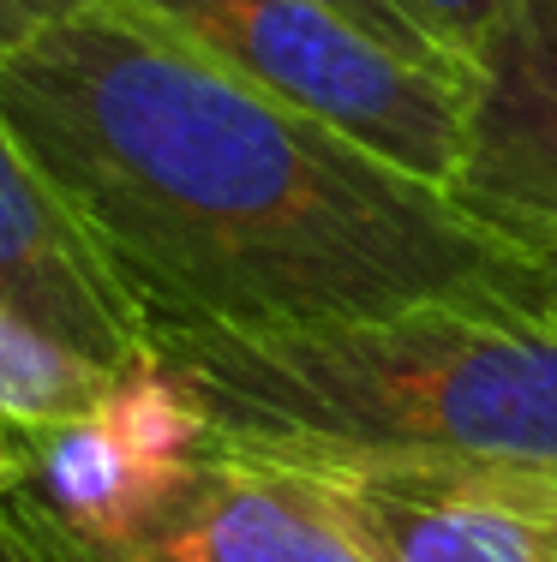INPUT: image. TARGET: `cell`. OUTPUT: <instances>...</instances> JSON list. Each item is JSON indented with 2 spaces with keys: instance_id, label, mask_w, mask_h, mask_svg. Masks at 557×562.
Listing matches in <instances>:
<instances>
[{
  "instance_id": "5",
  "label": "cell",
  "mask_w": 557,
  "mask_h": 562,
  "mask_svg": "<svg viewBox=\"0 0 557 562\" xmlns=\"http://www.w3.org/2000/svg\"><path fill=\"white\" fill-rule=\"evenodd\" d=\"M371 562H557V473L498 461L294 467Z\"/></svg>"
},
{
  "instance_id": "8",
  "label": "cell",
  "mask_w": 557,
  "mask_h": 562,
  "mask_svg": "<svg viewBox=\"0 0 557 562\" xmlns=\"http://www.w3.org/2000/svg\"><path fill=\"white\" fill-rule=\"evenodd\" d=\"M114 378L121 371L48 341L43 329H31L24 317H12L0 305V413L12 425H24L36 437H55L60 425L97 413V401L109 395Z\"/></svg>"
},
{
  "instance_id": "10",
  "label": "cell",
  "mask_w": 557,
  "mask_h": 562,
  "mask_svg": "<svg viewBox=\"0 0 557 562\" xmlns=\"http://www.w3.org/2000/svg\"><path fill=\"white\" fill-rule=\"evenodd\" d=\"M324 7L348 12L354 24H366V31H378L383 43L408 48V55H426V60H456V55H444L437 43H426V36H420L414 24L402 19V7H396V0H324ZM456 66H461V60H456Z\"/></svg>"
},
{
  "instance_id": "11",
  "label": "cell",
  "mask_w": 557,
  "mask_h": 562,
  "mask_svg": "<svg viewBox=\"0 0 557 562\" xmlns=\"http://www.w3.org/2000/svg\"><path fill=\"white\" fill-rule=\"evenodd\" d=\"M85 7H97V0H0V60L19 55L31 36H43L48 24L73 19Z\"/></svg>"
},
{
  "instance_id": "1",
  "label": "cell",
  "mask_w": 557,
  "mask_h": 562,
  "mask_svg": "<svg viewBox=\"0 0 557 562\" xmlns=\"http://www.w3.org/2000/svg\"><path fill=\"white\" fill-rule=\"evenodd\" d=\"M0 120L97 246L144 347L420 305L546 317L539 258L132 0H97L0 60Z\"/></svg>"
},
{
  "instance_id": "3",
  "label": "cell",
  "mask_w": 557,
  "mask_h": 562,
  "mask_svg": "<svg viewBox=\"0 0 557 562\" xmlns=\"http://www.w3.org/2000/svg\"><path fill=\"white\" fill-rule=\"evenodd\" d=\"M0 562H371V551L294 467L222 443L151 461L85 413L0 497Z\"/></svg>"
},
{
  "instance_id": "7",
  "label": "cell",
  "mask_w": 557,
  "mask_h": 562,
  "mask_svg": "<svg viewBox=\"0 0 557 562\" xmlns=\"http://www.w3.org/2000/svg\"><path fill=\"white\" fill-rule=\"evenodd\" d=\"M0 305L109 371L151 359L138 317L102 270L97 246L7 132V120H0Z\"/></svg>"
},
{
  "instance_id": "2",
  "label": "cell",
  "mask_w": 557,
  "mask_h": 562,
  "mask_svg": "<svg viewBox=\"0 0 557 562\" xmlns=\"http://www.w3.org/2000/svg\"><path fill=\"white\" fill-rule=\"evenodd\" d=\"M222 449L276 467L498 461L557 473V324L420 305L264 341L151 347Z\"/></svg>"
},
{
  "instance_id": "13",
  "label": "cell",
  "mask_w": 557,
  "mask_h": 562,
  "mask_svg": "<svg viewBox=\"0 0 557 562\" xmlns=\"http://www.w3.org/2000/svg\"><path fill=\"white\" fill-rule=\"evenodd\" d=\"M539 300H546V317L557 324V251H539Z\"/></svg>"
},
{
  "instance_id": "12",
  "label": "cell",
  "mask_w": 557,
  "mask_h": 562,
  "mask_svg": "<svg viewBox=\"0 0 557 562\" xmlns=\"http://www.w3.org/2000/svg\"><path fill=\"white\" fill-rule=\"evenodd\" d=\"M43 443H48V437L24 431V425H12L7 413H0V497H7V491H19L24 479L36 473V461H43Z\"/></svg>"
},
{
  "instance_id": "4",
  "label": "cell",
  "mask_w": 557,
  "mask_h": 562,
  "mask_svg": "<svg viewBox=\"0 0 557 562\" xmlns=\"http://www.w3.org/2000/svg\"><path fill=\"white\" fill-rule=\"evenodd\" d=\"M246 85L336 126L371 156L449 186L468 138V66L383 43L324 0H132Z\"/></svg>"
},
{
  "instance_id": "6",
  "label": "cell",
  "mask_w": 557,
  "mask_h": 562,
  "mask_svg": "<svg viewBox=\"0 0 557 562\" xmlns=\"http://www.w3.org/2000/svg\"><path fill=\"white\" fill-rule=\"evenodd\" d=\"M486 234L557 251V0H510L468 60V138L444 186Z\"/></svg>"
},
{
  "instance_id": "9",
  "label": "cell",
  "mask_w": 557,
  "mask_h": 562,
  "mask_svg": "<svg viewBox=\"0 0 557 562\" xmlns=\"http://www.w3.org/2000/svg\"><path fill=\"white\" fill-rule=\"evenodd\" d=\"M402 19L414 24L426 43H437L444 55H456L461 66L474 60V48L486 43V31L503 19L510 0H396Z\"/></svg>"
}]
</instances>
